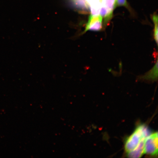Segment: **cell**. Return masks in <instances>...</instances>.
Segmentation results:
<instances>
[{
  "label": "cell",
  "instance_id": "cell-3",
  "mask_svg": "<svg viewBox=\"0 0 158 158\" xmlns=\"http://www.w3.org/2000/svg\"><path fill=\"white\" fill-rule=\"evenodd\" d=\"M158 133L151 134L146 138L144 153L151 156L158 155Z\"/></svg>",
  "mask_w": 158,
  "mask_h": 158
},
{
  "label": "cell",
  "instance_id": "cell-7",
  "mask_svg": "<svg viewBox=\"0 0 158 158\" xmlns=\"http://www.w3.org/2000/svg\"><path fill=\"white\" fill-rule=\"evenodd\" d=\"M143 80L155 81L158 78V60L152 69L142 77Z\"/></svg>",
  "mask_w": 158,
  "mask_h": 158
},
{
  "label": "cell",
  "instance_id": "cell-1",
  "mask_svg": "<svg viewBox=\"0 0 158 158\" xmlns=\"http://www.w3.org/2000/svg\"><path fill=\"white\" fill-rule=\"evenodd\" d=\"M151 134V131L147 126L141 124L138 126L131 135L126 139L124 145L126 152L129 153L135 149L141 142Z\"/></svg>",
  "mask_w": 158,
  "mask_h": 158
},
{
  "label": "cell",
  "instance_id": "cell-2",
  "mask_svg": "<svg viewBox=\"0 0 158 158\" xmlns=\"http://www.w3.org/2000/svg\"><path fill=\"white\" fill-rule=\"evenodd\" d=\"M115 8V0H101V9L100 15L104 19L105 25L111 19Z\"/></svg>",
  "mask_w": 158,
  "mask_h": 158
},
{
  "label": "cell",
  "instance_id": "cell-6",
  "mask_svg": "<svg viewBox=\"0 0 158 158\" xmlns=\"http://www.w3.org/2000/svg\"><path fill=\"white\" fill-rule=\"evenodd\" d=\"M145 139L143 140L135 149L127 153L128 157L140 158L142 156L144 153V145Z\"/></svg>",
  "mask_w": 158,
  "mask_h": 158
},
{
  "label": "cell",
  "instance_id": "cell-9",
  "mask_svg": "<svg viewBox=\"0 0 158 158\" xmlns=\"http://www.w3.org/2000/svg\"><path fill=\"white\" fill-rule=\"evenodd\" d=\"M152 20L154 24L153 35L156 44H158V17L157 15H153Z\"/></svg>",
  "mask_w": 158,
  "mask_h": 158
},
{
  "label": "cell",
  "instance_id": "cell-5",
  "mask_svg": "<svg viewBox=\"0 0 158 158\" xmlns=\"http://www.w3.org/2000/svg\"><path fill=\"white\" fill-rule=\"evenodd\" d=\"M90 9L91 15H100L101 9V0H85Z\"/></svg>",
  "mask_w": 158,
  "mask_h": 158
},
{
  "label": "cell",
  "instance_id": "cell-10",
  "mask_svg": "<svg viewBox=\"0 0 158 158\" xmlns=\"http://www.w3.org/2000/svg\"><path fill=\"white\" fill-rule=\"evenodd\" d=\"M115 6L116 7L119 6L125 7L129 11H131V9L127 0H115Z\"/></svg>",
  "mask_w": 158,
  "mask_h": 158
},
{
  "label": "cell",
  "instance_id": "cell-4",
  "mask_svg": "<svg viewBox=\"0 0 158 158\" xmlns=\"http://www.w3.org/2000/svg\"><path fill=\"white\" fill-rule=\"evenodd\" d=\"M102 19L103 18L100 15L94 16L90 15L86 25L85 31H100L102 27Z\"/></svg>",
  "mask_w": 158,
  "mask_h": 158
},
{
  "label": "cell",
  "instance_id": "cell-8",
  "mask_svg": "<svg viewBox=\"0 0 158 158\" xmlns=\"http://www.w3.org/2000/svg\"><path fill=\"white\" fill-rule=\"evenodd\" d=\"M71 2L77 8L87 10L88 9V6L85 0H70Z\"/></svg>",
  "mask_w": 158,
  "mask_h": 158
}]
</instances>
